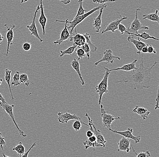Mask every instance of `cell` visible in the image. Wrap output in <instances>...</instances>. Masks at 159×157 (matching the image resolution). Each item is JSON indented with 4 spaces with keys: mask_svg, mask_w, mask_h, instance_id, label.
<instances>
[{
    "mask_svg": "<svg viewBox=\"0 0 159 157\" xmlns=\"http://www.w3.org/2000/svg\"><path fill=\"white\" fill-rule=\"evenodd\" d=\"M3 81V79H2V78H0V86H1V84H2V82Z\"/></svg>",
    "mask_w": 159,
    "mask_h": 157,
    "instance_id": "52",
    "label": "cell"
},
{
    "mask_svg": "<svg viewBox=\"0 0 159 157\" xmlns=\"http://www.w3.org/2000/svg\"><path fill=\"white\" fill-rule=\"evenodd\" d=\"M29 1H30V0H21V3H23Z\"/></svg>",
    "mask_w": 159,
    "mask_h": 157,
    "instance_id": "51",
    "label": "cell"
},
{
    "mask_svg": "<svg viewBox=\"0 0 159 157\" xmlns=\"http://www.w3.org/2000/svg\"><path fill=\"white\" fill-rule=\"evenodd\" d=\"M36 146V142H34V143L33 144L31 145V147H30V149H29L24 154L22 155V156L21 157H28V156L29 153V152L33 148H34V147H35Z\"/></svg>",
    "mask_w": 159,
    "mask_h": 157,
    "instance_id": "40",
    "label": "cell"
},
{
    "mask_svg": "<svg viewBox=\"0 0 159 157\" xmlns=\"http://www.w3.org/2000/svg\"><path fill=\"white\" fill-rule=\"evenodd\" d=\"M81 124H84L85 126L89 127V125H87V124L84 123V122H82V121H80L79 120H75V121L73 123V125H72V127H73V129L77 132V131L80 130L81 127H81Z\"/></svg>",
    "mask_w": 159,
    "mask_h": 157,
    "instance_id": "33",
    "label": "cell"
},
{
    "mask_svg": "<svg viewBox=\"0 0 159 157\" xmlns=\"http://www.w3.org/2000/svg\"><path fill=\"white\" fill-rule=\"evenodd\" d=\"M89 138L88 140H89L90 142H95L96 141V138L94 135V136H92L89 137V138Z\"/></svg>",
    "mask_w": 159,
    "mask_h": 157,
    "instance_id": "46",
    "label": "cell"
},
{
    "mask_svg": "<svg viewBox=\"0 0 159 157\" xmlns=\"http://www.w3.org/2000/svg\"><path fill=\"white\" fill-rule=\"evenodd\" d=\"M126 34L132 36L138 37L140 38L143 39L144 40H147L148 39H152L154 40L157 41H159L158 39L155 37L154 36H151L148 33L145 32H143L141 33H138L137 34H135L129 32H126Z\"/></svg>",
    "mask_w": 159,
    "mask_h": 157,
    "instance_id": "22",
    "label": "cell"
},
{
    "mask_svg": "<svg viewBox=\"0 0 159 157\" xmlns=\"http://www.w3.org/2000/svg\"><path fill=\"white\" fill-rule=\"evenodd\" d=\"M102 5L103 4H101V5H99L98 6V7H96L92 9L91 10L85 13L82 15L75 17L73 19V20L72 21H68V19H66L65 21H60L59 20H56L55 22H66L67 24L69 23L70 25L67 26V29H68V30H69L70 35L73 36L75 35V34H73V30L75 28V27L78 25V24H79L80 23L82 22L86 18L88 17L89 16L94 13V12L99 10V9L101 8Z\"/></svg>",
    "mask_w": 159,
    "mask_h": 157,
    "instance_id": "2",
    "label": "cell"
},
{
    "mask_svg": "<svg viewBox=\"0 0 159 157\" xmlns=\"http://www.w3.org/2000/svg\"><path fill=\"white\" fill-rule=\"evenodd\" d=\"M20 72L19 71H16L15 72L13 76V81H12L11 85L14 86H19L20 82Z\"/></svg>",
    "mask_w": 159,
    "mask_h": 157,
    "instance_id": "31",
    "label": "cell"
},
{
    "mask_svg": "<svg viewBox=\"0 0 159 157\" xmlns=\"http://www.w3.org/2000/svg\"><path fill=\"white\" fill-rule=\"evenodd\" d=\"M92 124V127H93V130H94V135L96 137V142L99 144H101L103 145V147H105V144L107 143V141L105 140L104 136L102 135L101 132L99 130L96 128L95 126H94L93 121L91 122Z\"/></svg>",
    "mask_w": 159,
    "mask_h": 157,
    "instance_id": "19",
    "label": "cell"
},
{
    "mask_svg": "<svg viewBox=\"0 0 159 157\" xmlns=\"http://www.w3.org/2000/svg\"><path fill=\"white\" fill-rule=\"evenodd\" d=\"M0 148H1V149H2V152L3 156L8 157L6 155H5V152H4V149H3V146H0Z\"/></svg>",
    "mask_w": 159,
    "mask_h": 157,
    "instance_id": "49",
    "label": "cell"
},
{
    "mask_svg": "<svg viewBox=\"0 0 159 157\" xmlns=\"http://www.w3.org/2000/svg\"><path fill=\"white\" fill-rule=\"evenodd\" d=\"M133 112L138 114L143 121L148 118L150 113V112L148 109L139 106H136V107L133 109Z\"/></svg>",
    "mask_w": 159,
    "mask_h": 157,
    "instance_id": "20",
    "label": "cell"
},
{
    "mask_svg": "<svg viewBox=\"0 0 159 157\" xmlns=\"http://www.w3.org/2000/svg\"><path fill=\"white\" fill-rule=\"evenodd\" d=\"M118 151H125L129 153L131 149L132 145L130 139L122 136L118 143Z\"/></svg>",
    "mask_w": 159,
    "mask_h": 157,
    "instance_id": "14",
    "label": "cell"
},
{
    "mask_svg": "<svg viewBox=\"0 0 159 157\" xmlns=\"http://www.w3.org/2000/svg\"><path fill=\"white\" fill-rule=\"evenodd\" d=\"M4 37L2 35L1 33H0V45L2 44V42L3 39H4Z\"/></svg>",
    "mask_w": 159,
    "mask_h": 157,
    "instance_id": "50",
    "label": "cell"
},
{
    "mask_svg": "<svg viewBox=\"0 0 159 157\" xmlns=\"http://www.w3.org/2000/svg\"><path fill=\"white\" fill-rule=\"evenodd\" d=\"M131 148L133 149V151L135 153V155H136V156L137 157H149L151 156V154H150V152L149 151H146L145 152H141L139 153V154H137L136 152L135 151V150L133 148V146L132 145Z\"/></svg>",
    "mask_w": 159,
    "mask_h": 157,
    "instance_id": "35",
    "label": "cell"
},
{
    "mask_svg": "<svg viewBox=\"0 0 159 157\" xmlns=\"http://www.w3.org/2000/svg\"><path fill=\"white\" fill-rule=\"evenodd\" d=\"M0 106L2 108L3 111L7 114H8V115L9 116L11 119L21 136L23 138H25L27 136L26 134H25L24 132L20 129L19 126H18L16 122V120H15L14 114L13 112V108L15 107V105H9L7 102H5V103L1 102L0 103Z\"/></svg>",
    "mask_w": 159,
    "mask_h": 157,
    "instance_id": "4",
    "label": "cell"
},
{
    "mask_svg": "<svg viewBox=\"0 0 159 157\" xmlns=\"http://www.w3.org/2000/svg\"><path fill=\"white\" fill-rule=\"evenodd\" d=\"M118 13H119V15L120 16V18L116 20L110 22L107 25V26L106 27V29L102 31V32H101V34H104L105 32L109 31H111L112 32L114 33L115 31L118 30V26H119V24L122 21L128 19V17L125 16H124L123 17L122 16L119 12H118Z\"/></svg>",
    "mask_w": 159,
    "mask_h": 157,
    "instance_id": "10",
    "label": "cell"
},
{
    "mask_svg": "<svg viewBox=\"0 0 159 157\" xmlns=\"http://www.w3.org/2000/svg\"><path fill=\"white\" fill-rule=\"evenodd\" d=\"M108 129H109V131L119 134L122 136H124L125 138L130 139V140H133L136 144L140 141L141 136H134L133 135V129L132 128H128L127 130H125V131H122V132H120V131H118L117 130H115H115H112L111 128H109Z\"/></svg>",
    "mask_w": 159,
    "mask_h": 157,
    "instance_id": "7",
    "label": "cell"
},
{
    "mask_svg": "<svg viewBox=\"0 0 159 157\" xmlns=\"http://www.w3.org/2000/svg\"><path fill=\"white\" fill-rule=\"evenodd\" d=\"M6 145V142L5 141L4 137H3L2 134L0 132V146H5Z\"/></svg>",
    "mask_w": 159,
    "mask_h": 157,
    "instance_id": "43",
    "label": "cell"
},
{
    "mask_svg": "<svg viewBox=\"0 0 159 157\" xmlns=\"http://www.w3.org/2000/svg\"><path fill=\"white\" fill-rule=\"evenodd\" d=\"M84 0H78V2L79 4V8H78V11L77 12L76 16L75 17L78 16L82 15L84 14L87 12L86 10L84 9L83 7V2Z\"/></svg>",
    "mask_w": 159,
    "mask_h": 157,
    "instance_id": "32",
    "label": "cell"
},
{
    "mask_svg": "<svg viewBox=\"0 0 159 157\" xmlns=\"http://www.w3.org/2000/svg\"><path fill=\"white\" fill-rule=\"evenodd\" d=\"M107 5L104 4L102 5L101 8L99 9V15L96 17L94 18V21H93L92 25H93V29L95 30V32L99 33V30L101 28V24H102V21H101V16H102V14H103V10L105 8L107 7Z\"/></svg>",
    "mask_w": 159,
    "mask_h": 157,
    "instance_id": "15",
    "label": "cell"
},
{
    "mask_svg": "<svg viewBox=\"0 0 159 157\" xmlns=\"http://www.w3.org/2000/svg\"><path fill=\"white\" fill-rule=\"evenodd\" d=\"M118 30L120 32L121 34L123 35L127 32V28L124 25L120 23L118 26Z\"/></svg>",
    "mask_w": 159,
    "mask_h": 157,
    "instance_id": "38",
    "label": "cell"
},
{
    "mask_svg": "<svg viewBox=\"0 0 159 157\" xmlns=\"http://www.w3.org/2000/svg\"><path fill=\"white\" fill-rule=\"evenodd\" d=\"M83 35L84 36L85 39V43L89 45L90 48V51L92 52H94L97 50V47L92 43L91 41V36L89 35V33L83 34Z\"/></svg>",
    "mask_w": 159,
    "mask_h": 157,
    "instance_id": "26",
    "label": "cell"
},
{
    "mask_svg": "<svg viewBox=\"0 0 159 157\" xmlns=\"http://www.w3.org/2000/svg\"><path fill=\"white\" fill-rule=\"evenodd\" d=\"M72 40L74 43L77 45V47H81L85 43V39L83 35L76 34L73 36Z\"/></svg>",
    "mask_w": 159,
    "mask_h": 157,
    "instance_id": "23",
    "label": "cell"
},
{
    "mask_svg": "<svg viewBox=\"0 0 159 157\" xmlns=\"http://www.w3.org/2000/svg\"><path fill=\"white\" fill-rule=\"evenodd\" d=\"M23 48L25 51H28L31 48V44L29 42H25L23 44L22 46Z\"/></svg>",
    "mask_w": 159,
    "mask_h": 157,
    "instance_id": "39",
    "label": "cell"
},
{
    "mask_svg": "<svg viewBox=\"0 0 159 157\" xmlns=\"http://www.w3.org/2000/svg\"><path fill=\"white\" fill-rule=\"evenodd\" d=\"M138 61V59H135L134 61L132 62L128 63V64H124L123 66L118 68H113V69H109V68H107V70L109 72L114 71H118V70H123L125 71H130L132 70H137L138 68L136 67V63Z\"/></svg>",
    "mask_w": 159,
    "mask_h": 157,
    "instance_id": "18",
    "label": "cell"
},
{
    "mask_svg": "<svg viewBox=\"0 0 159 157\" xmlns=\"http://www.w3.org/2000/svg\"><path fill=\"white\" fill-rule=\"evenodd\" d=\"M70 65H71L72 68L77 72V74H78V76H79L80 79V83H81L82 86H83L85 84V81H84L83 77H82L81 72H80V65L79 60L75 59V58H74L73 60L71 61Z\"/></svg>",
    "mask_w": 159,
    "mask_h": 157,
    "instance_id": "21",
    "label": "cell"
},
{
    "mask_svg": "<svg viewBox=\"0 0 159 157\" xmlns=\"http://www.w3.org/2000/svg\"><path fill=\"white\" fill-rule=\"evenodd\" d=\"M141 7H139L136 10L135 18L131 23L130 27L127 28V31L135 34H137L139 30H148L149 29L148 27L147 26H143L142 24L141 23V21L138 18V13L141 10Z\"/></svg>",
    "mask_w": 159,
    "mask_h": 157,
    "instance_id": "5",
    "label": "cell"
},
{
    "mask_svg": "<svg viewBox=\"0 0 159 157\" xmlns=\"http://www.w3.org/2000/svg\"><path fill=\"white\" fill-rule=\"evenodd\" d=\"M57 1H60L65 5L68 4L70 2V0H57Z\"/></svg>",
    "mask_w": 159,
    "mask_h": 157,
    "instance_id": "47",
    "label": "cell"
},
{
    "mask_svg": "<svg viewBox=\"0 0 159 157\" xmlns=\"http://www.w3.org/2000/svg\"><path fill=\"white\" fill-rule=\"evenodd\" d=\"M86 136L88 137V138H89V137L92 136H94V133L92 132L91 130H89V131H87L86 132Z\"/></svg>",
    "mask_w": 159,
    "mask_h": 157,
    "instance_id": "44",
    "label": "cell"
},
{
    "mask_svg": "<svg viewBox=\"0 0 159 157\" xmlns=\"http://www.w3.org/2000/svg\"><path fill=\"white\" fill-rule=\"evenodd\" d=\"M116 0H93V2L94 3L99 4H104L107 2H114Z\"/></svg>",
    "mask_w": 159,
    "mask_h": 157,
    "instance_id": "37",
    "label": "cell"
},
{
    "mask_svg": "<svg viewBox=\"0 0 159 157\" xmlns=\"http://www.w3.org/2000/svg\"><path fill=\"white\" fill-rule=\"evenodd\" d=\"M148 45L145 46L143 47L142 48V50H141V52L143 53H148Z\"/></svg>",
    "mask_w": 159,
    "mask_h": 157,
    "instance_id": "45",
    "label": "cell"
},
{
    "mask_svg": "<svg viewBox=\"0 0 159 157\" xmlns=\"http://www.w3.org/2000/svg\"><path fill=\"white\" fill-rule=\"evenodd\" d=\"M157 63V62H155L151 67L144 66L142 54L139 68L137 70H133V72L126 78H123L120 81H115V83H132L134 85V89L142 90L145 88H148L151 86L150 80L152 79L151 71L153 67Z\"/></svg>",
    "mask_w": 159,
    "mask_h": 157,
    "instance_id": "1",
    "label": "cell"
},
{
    "mask_svg": "<svg viewBox=\"0 0 159 157\" xmlns=\"http://www.w3.org/2000/svg\"><path fill=\"white\" fill-rule=\"evenodd\" d=\"M40 10V6L38 5L36 10L34 12V16L33 19L31 22L30 25L27 26V28L30 32V35L34 36L35 37L37 38L40 41V42H42L43 40L40 37L38 32L37 28L35 23L36 18L37 14L38 12Z\"/></svg>",
    "mask_w": 159,
    "mask_h": 157,
    "instance_id": "8",
    "label": "cell"
},
{
    "mask_svg": "<svg viewBox=\"0 0 159 157\" xmlns=\"http://www.w3.org/2000/svg\"><path fill=\"white\" fill-rule=\"evenodd\" d=\"M7 102L5 100L4 97L2 96L1 92H0V103L1 102H2V103H5V102Z\"/></svg>",
    "mask_w": 159,
    "mask_h": 157,
    "instance_id": "48",
    "label": "cell"
},
{
    "mask_svg": "<svg viewBox=\"0 0 159 157\" xmlns=\"http://www.w3.org/2000/svg\"><path fill=\"white\" fill-rule=\"evenodd\" d=\"M77 48H76V49H76V54L78 58L77 60H80L86 56V54L81 47Z\"/></svg>",
    "mask_w": 159,
    "mask_h": 157,
    "instance_id": "34",
    "label": "cell"
},
{
    "mask_svg": "<svg viewBox=\"0 0 159 157\" xmlns=\"http://www.w3.org/2000/svg\"><path fill=\"white\" fill-rule=\"evenodd\" d=\"M100 106L101 117L103 127H106L108 129L111 128V125L113 122L115 120H119L120 119V117H115L114 115L108 114L105 112L103 105L101 104Z\"/></svg>",
    "mask_w": 159,
    "mask_h": 157,
    "instance_id": "6",
    "label": "cell"
},
{
    "mask_svg": "<svg viewBox=\"0 0 159 157\" xmlns=\"http://www.w3.org/2000/svg\"><path fill=\"white\" fill-rule=\"evenodd\" d=\"M127 40L129 42L132 43L133 44L135 45L136 47V48L137 49V54H140L141 53V50H142V48L145 46H147L148 44H147L141 41V38L139 37V39L137 40V39H135L134 38V36H131V35H129V36L127 38Z\"/></svg>",
    "mask_w": 159,
    "mask_h": 157,
    "instance_id": "17",
    "label": "cell"
},
{
    "mask_svg": "<svg viewBox=\"0 0 159 157\" xmlns=\"http://www.w3.org/2000/svg\"><path fill=\"white\" fill-rule=\"evenodd\" d=\"M81 48L83 49V50L84 51L86 56H87V58L89 59V58H90V48H89V45H88L87 43H85L81 47Z\"/></svg>",
    "mask_w": 159,
    "mask_h": 157,
    "instance_id": "36",
    "label": "cell"
},
{
    "mask_svg": "<svg viewBox=\"0 0 159 157\" xmlns=\"http://www.w3.org/2000/svg\"><path fill=\"white\" fill-rule=\"evenodd\" d=\"M159 86H158L157 92V97L156 98V103L155 104V110H156L157 109H159Z\"/></svg>",
    "mask_w": 159,
    "mask_h": 157,
    "instance_id": "41",
    "label": "cell"
},
{
    "mask_svg": "<svg viewBox=\"0 0 159 157\" xmlns=\"http://www.w3.org/2000/svg\"><path fill=\"white\" fill-rule=\"evenodd\" d=\"M77 47V45H75L74 43H73L72 46L69 47V48H66L65 50L60 51V52L61 54L59 55V56L60 57H62L64 56V55H66V54L71 55V54H72V53H74V52L75 51Z\"/></svg>",
    "mask_w": 159,
    "mask_h": 157,
    "instance_id": "28",
    "label": "cell"
},
{
    "mask_svg": "<svg viewBox=\"0 0 159 157\" xmlns=\"http://www.w3.org/2000/svg\"><path fill=\"white\" fill-rule=\"evenodd\" d=\"M11 71L8 69H6L5 70V79L9 88L10 94H11V98L12 100H14V97L11 88Z\"/></svg>",
    "mask_w": 159,
    "mask_h": 157,
    "instance_id": "25",
    "label": "cell"
},
{
    "mask_svg": "<svg viewBox=\"0 0 159 157\" xmlns=\"http://www.w3.org/2000/svg\"><path fill=\"white\" fill-rule=\"evenodd\" d=\"M148 53H153L156 54L157 53V51L151 45H148Z\"/></svg>",
    "mask_w": 159,
    "mask_h": 157,
    "instance_id": "42",
    "label": "cell"
},
{
    "mask_svg": "<svg viewBox=\"0 0 159 157\" xmlns=\"http://www.w3.org/2000/svg\"><path fill=\"white\" fill-rule=\"evenodd\" d=\"M13 151L16 152L18 155L20 157H22V155L25 153V149L24 145H23L21 142H20L16 146L14 147L12 149Z\"/></svg>",
    "mask_w": 159,
    "mask_h": 157,
    "instance_id": "27",
    "label": "cell"
},
{
    "mask_svg": "<svg viewBox=\"0 0 159 157\" xmlns=\"http://www.w3.org/2000/svg\"><path fill=\"white\" fill-rule=\"evenodd\" d=\"M104 68L105 72L103 74L104 77L100 83L98 85H96L95 87V92L99 96L98 105H99L101 104V100L103 95L109 92L108 90V81L110 72L107 70V67H104Z\"/></svg>",
    "mask_w": 159,
    "mask_h": 157,
    "instance_id": "3",
    "label": "cell"
},
{
    "mask_svg": "<svg viewBox=\"0 0 159 157\" xmlns=\"http://www.w3.org/2000/svg\"><path fill=\"white\" fill-rule=\"evenodd\" d=\"M57 116L58 117V122L61 124H66L68 121L72 120H79L80 121H82L80 117L76 116L75 114H71L68 112H66L64 114L58 112L57 113Z\"/></svg>",
    "mask_w": 159,
    "mask_h": 157,
    "instance_id": "13",
    "label": "cell"
},
{
    "mask_svg": "<svg viewBox=\"0 0 159 157\" xmlns=\"http://www.w3.org/2000/svg\"><path fill=\"white\" fill-rule=\"evenodd\" d=\"M158 10H157L153 13L146 14L143 16V20H148L152 21L157 22L159 24V16H158Z\"/></svg>",
    "mask_w": 159,
    "mask_h": 157,
    "instance_id": "24",
    "label": "cell"
},
{
    "mask_svg": "<svg viewBox=\"0 0 159 157\" xmlns=\"http://www.w3.org/2000/svg\"><path fill=\"white\" fill-rule=\"evenodd\" d=\"M104 56L99 61L96 62L94 63V67H96L98 64L100 62H105L107 63H113L114 60L115 59H118V60H121V58H119V57L115 56L113 54L112 51L111 49H107L103 53Z\"/></svg>",
    "mask_w": 159,
    "mask_h": 157,
    "instance_id": "9",
    "label": "cell"
},
{
    "mask_svg": "<svg viewBox=\"0 0 159 157\" xmlns=\"http://www.w3.org/2000/svg\"><path fill=\"white\" fill-rule=\"evenodd\" d=\"M40 15L39 21L42 29L43 35L45 34V27L46 25L47 18L45 15L44 8H43V0H40Z\"/></svg>",
    "mask_w": 159,
    "mask_h": 157,
    "instance_id": "16",
    "label": "cell"
},
{
    "mask_svg": "<svg viewBox=\"0 0 159 157\" xmlns=\"http://www.w3.org/2000/svg\"><path fill=\"white\" fill-rule=\"evenodd\" d=\"M20 83H24L27 86H29L30 83H32L29 79L28 76L26 73L20 74Z\"/></svg>",
    "mask_w": 159,
    "mask_h": 157,
    "instance_id": "30",
    "label": "cell"
},
{
    "mask_svg": "<svg viewBox=\"0 0 159 157\" xmlns=\"http://www.w3.org/2000/svg\"><path fill=\"white\" fill-rule=\"evenodd\" d=\"M65 23L64 28L61 31V33L60 38L57 40L54 41L53 42V44L60 45L63 42L68 39H69L70 41H72L73 36L70 35V34L69 30L67 29V23Z\"/></svg>",
    "mask_w": 159,
    "mask_h": 157,
    "instance_id": "11",
    "label": "cell"
},
{
    "mask_svg": "<svg viewBox=\"0 0 159 157\" xmlns=\"http://www.w3.org/2000/svg\"><path fill=\"white\" fill-rule=\"evenodd\" d=\"M4 26L7 27V52L6 53V56H7L10 52V46L13 44V39H14V29L15 28L16 25H12V27L9 28L7 26V25L5 24Z\"/></svg>",
    "mask_w": 159,
    "mask_h": 157,
    "instance_id": "12",
    "label": "cell"
},
{
    "mask_svg": "<svg viewBox=\"0 0 159 157\" xmlns=\"http://www.w3.org/2000/svg\"><path fill=\"white\" fill-rule=\"evenodd\" d=\"M83 145L85 147V150H87L89 147H93L94 148L95 147H103L101 144H99L96 141L95 142H90L89 140H86L85 141L83 142Z\"/></svg>",
    "mask_w": 159,
    "mask_h": 157,
    "instance_id": "29",
    "label": "cell"
}]
</instances>
